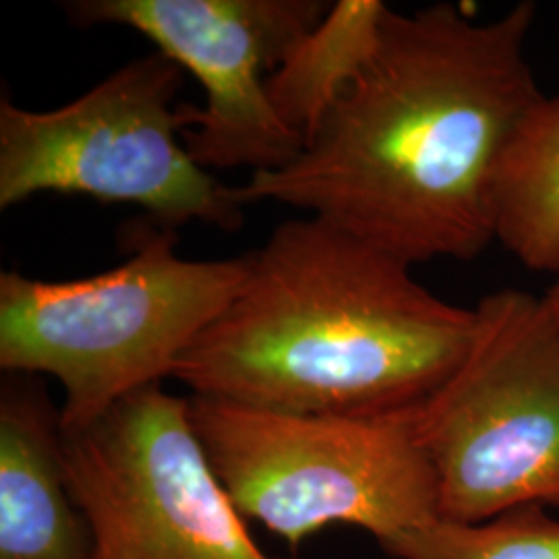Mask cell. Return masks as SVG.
Here are the masks:
<instances>
[{"mask_svg":"<svg viewBox=\"0 0 559 559\" xmlns=\"http://www.w3.org/2000/svg\"><path fill=\"white\" fill-rule=\"evenodd\" d=\"M535 4L471 20L438 2L388 7L380 38L299 158L253 173L240 205L278 201L415 265L496 242L493 191L522 119L545 96L526 57Z\"/></svg>","mask_w":559,"mask_h":559,"instance_id":"cell-1","label":"cell"},{"mask_svg":"<svg viewBox=\"0 0 559 559\" xmlns=\"http://www.w3.org/2000/svg\"><path fill=\"white\" fill-rule=\"evenodd\" d=\"M473 334L475 307L436 297L411 263L307 216L282 222L253 253L173 380L272 413L385 417L429 399Z\"/></svg>","mask_w":559,"mask_h":559,"instance_id":"cell-2","label":"cell"},{"mask_svg":"<svg viewBox=\"0 0 559 559\" xmlns=\"http://www.w3.org/2000/svg\"><path fill=\"white\" fill-rule=\"evenodd\" d=\"M131 240L127 260L94 276L48 282L0 274V369L59 381L67 431L173 378L253 263V253L187 260L175 230L160 224Z\"/></svg>","mask_w":559,"mask_h":559,"instance_id":"cell-3","label":"cell"},{"mask_svg":"<svg viewBox=\"0 0 559 559\" xmlns=\"http://www.w3.org/2000/svg\"><path fill=\"white\" fill-rule=\"evenodd\" d=\"M408 413L316 417L191 396L195 431L240 514L290 545L355 526L385 547L440 519Z\"/></svg>","mask_w":559,"mask_h":559,"instance_id":"cell-4","label":"cell"},{"mask_svg":"<svg viewBox=\"0 0 559 559\" xmlns=\"http://www.w3.org/2000/svg\"><path fill=\"white\" fill-rule=\"evenodd\" d=\"M408 415L441 520L559 508V336L543 299L520 288L483 297L464 359Z\"/></svg>","mask_w":559,"mask_h":559,"instance_id":"cell-5","label":"cell"},{"mask_svg":"<svg viewBox=\"0 0 559 559\" xmlns=\"http://www.w3.org/2000/svg\"><path fill=\"white\" fill-rule=\"evenodd\" d=\"M185 71L162 52L127 62L78 100L27 110L0 100V210L40 193L133 203L156 224L239 230L242 205L182 141Z\"/></svg>","mask_w":559,"mask_h":559,"instance_id":"cell-6","label":"cell"},{"mask_svg":"<svg viewBox=\"0 0 559 559\" xmlns=\"http://www.w3.org/2000/svg\"><path fill=\"white\" fill-rule=\"evenodd\" d=\"M62 464L92 559H280L253 539L218 479L191 399L162 383L62 429Z\"/></svg>","mask_w":559,"mask_h":559,"instance_id":"cell-7","label":"cell"},{"mask_svg":"<svg viewBox=\"0 0 559 559\" xmlns=\"http://www.w3.org/2000/svg\"><path fill=\"white\" fill-rule=\"evenodd\" d=\"M321 0H73L71 23L122 25L143 34L195 75L203 106L180 104L182 141L207 168L272 173L305 141L274 108L267 80L328 13Z\"/></svg>","mask_w":559,"mask_h":559,"instance_id":"cell-8","label":"cell"},{"mask_svg":"<svg viewBox=\"0 0 559 559\" xmlns=\"http://www.w3.org/2000/svg\"><path fill=\"white\" fill-rule=\"evenodd\" d=\"M0 559H92L62 464L60 408L36 376L0 390Z\"/></svg>","mask_w":559,"mask_h":559,"instance_id":"cell-9","label":"cell"},{"mask_svg":"<svg viewBox=\"0 0 559 559\" xmlns=\"http://www.w3.org/2000/svg\"><path fill=\"white\" fill-rule=\"evenodd\" d=\"M496 240L535 272L559 274V96H543L501 158Z\"/></svg>","mask_w":559,"mask_h":559,"instance_id":"cell-10","label":"cell"},{"mask_svg":"<svg viewBox=\"0 0 559 559\" xmlns=\"http://www.w3.org/2000/svg\"><path fill=\"white\" fill-rule=\"evenodd\" d=\"M385 11L380 0H340L270 75L272 104L305 147L371 57Z\"/></svg>","mask_w":559,"mask_h":559,"instance_id":"cell-11","label":"cell"},{"mask_svg":"<svg viewBox=\"0 0 559 559\" xmlns=\"http://www.w3.org/2000/svg\"><path fill=\"white\" fill-rule=\"evenodd\" d=\"M383 549L396 559H559V520L540 506L477 524L438 519Z\"/></svg>","mask_w":559,"mask_h":559,"instance_id":"cell-12","label":"cell"},{"mask_svg":"<svg viewBox=\"0 0 559 559\" xmlns=\"http://www.w3.org/2000/svg\"><path fill=\"white\" fill-rule=\"evenodd\" d=\"M540 299H543V305L547 309V316H549V320L554 323V328H556L559 336V274L554 280V284L549 286V290Z\"/></svg>","mask_w":559,"mask_h":559,"instance_id":"cell-13","label":"cell"}]
</instances>
